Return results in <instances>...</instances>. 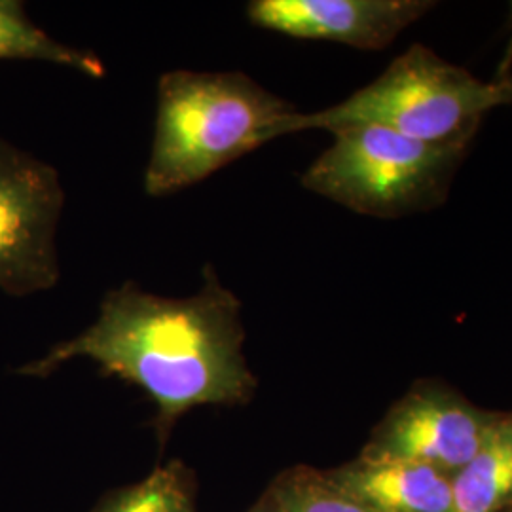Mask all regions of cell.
I'll use <instances>...</instances> for the list:
<instances>
[{
	"mask_svg": "<svg viewBox=\"0 0 512 512\" xmlns=\"http://www.w3.org/2000/svg\"><path fill=\"white\" fill-rule=\"evenodd\" d=\"M200 291L184 298L148 293L124 281L105 294L92 325L19 368L46 378L74 359L139 385L156 406L154 427L164 444L177 421L198 406H241L255 397L247 365L241 302L211 264Z\"/></svg>",
	"mask_w": 512,
	"mask_h": 512,
	"instance_id": "1",
	"label": "cell"
},
{
	"mask_svg": "<svg viewBox=\"0 0 512 512\" xmlns=\"http://www.w3.org/2000/svg\"><path fill=\"white\" fill-rule=\"evenodd\" d=\"M291 103L239 71L160 76L145 192L164 198L283 137Z\"/></svg>",
	"mask_w": 512,
	"mask_h": 512,
	"instance_id": "2",
	"label": "cell"
},
{
	"mask_svg": "<svg viewBox=\"0 0 512 512\" xmlns=\"http://www.w3.org/2000/svg\"><path fill=\"white\" fill-rule=\"evenodd\" d=\"M501 107L495 82L442 59L423 44L404 54L365 88L317 112L293 114L283 135L346 126H378L435 147H471L490 110Z\"/></svg>",
	"mask_w": 512,
	"mask_h": 512,
	"instance_id": "3",
	"label": "cell"
},
{
	"mask_svg": "<svg viewBox=\"0 0 512 512\" xmlns=\"http://www.w3.org/2000/svg\"><path fill=\"white\" fill-rule=\"evenodd\" d=\"M300 183L353 213L393 220L446 202L467 147H435L378 126L334 129Z\"/></svg>",
	"mask_w": 512,
	"mask_h": 512,
	"instance_id": "4",
	"label": "cell"
},
{
	"mask_svg": "<svg viewBox=\"0 0 512 512\" xmlns=\"http://www.w3.org/2000/svg\"><path fill=\"white\" fill-rule=\"evenodd\" d=\"M65 190L57 169L0 139V291L31 296L61 277L57 226Z\"/></svg>",
	"mask_w": 512,
	"mask_h": 512,
	"instance_id": "5",
	"label": "cell"
},
{
	"mask_svg": "<svg viewBox=\"0 0 512 512\" xmlns=\"http://www.w3.org/2000/svg\"><path fill=\"white\" fill-rule=\"evenodd\" d=\"M501 412L439 380H420L385 412L359 458L421 463L454 476L490 437Z\"/></svg>",
	"mask_w": 512,
	"mask_h": 512,
	"instance_id": "6",
	"label": "cell"
},
{
	"mask_svg": "<svg viewBox=\"0 0 512 512\" xmlns=\"http://www.w3.org/2000/svg\"><path fill=\"white\" fill-rule=\"evenodd\" d=\"M435 6L433 0H253L247 18L285 37L380 52Z\"/></svg>",
	"mask_w": 512,
	"mask_h": 512,
	"instance_id": "7",
	"label": "cell"
},
{
	"mask_svg": "<svg viewBox=\"0 0 512 512\" xmlns=\"http://www.w3.org/2000/svg\"><path fill=\"white\" fill-rule=\"evenodd\" d=\"M325 473L370 511L454 512L452 476L421 463L357 456Z\"/></svg>",
	"mask_w": 512,
	"mask_h": 512,
	"instance_id": "8",
	"label": "cell"
},
{
	"mask_svg": "<svg viewBox=\"0 0 512 512\" xmlns=\"http://www.w3.org/2000/svg\"><path fill=\"white\" fill-rule=\"evenodd\" d=\"M454 512H505L512 507V412H501L490 437L452 476Z\"/></svg>",
	"mask_w": 512,
	"mask_h": 512,
	"instance_id": "9",
	"label": "cell"
},
{
	"mask_svg": "<svg viewBox=\"0 0 512 512\" xmlns=\"http://www.w3.org/2000/svg\"><path fill=\"white\" fill-rule=\"evenodd\" d=\"M0 59L46 61L92 78L105 76L99 55L55 40L27 16L19 0H0Z\"/></svg>",
	"mask_w": 512,
	"mask_h": 512,
	"instance_id": "10",
	"label": "cell"
},
{
	"mask_svg": "<svg viewBox=\"0 0 512 512\" xmlns=\"http://www.w3.org/2000/svg\"><path fill=\"white\" fill-rule=\"evenodd\" d=\"M92 512H198L196 480L184 463L171 461L137 484L105 495Z\"/></svg>",
	"mask_w": 512,
	"mask_h": 512,
	"instance_id": "11",
	"label": "cell"
},
{
	"mask_svg": "<svg viewBox=\"0 0 512 512\" xmlns=\"http://www.w3.org/2000/svg\"><path fill=\"white\" fill-rule=\"evenodd\" d=\"M268 492L281 512H374L338 488L325 471L294 465L275 476Z\"/></svg>",
	"mask_w": 512,
	"mask_h": 512,
	"instance_id": "12",
	"label": "cell"
},
{
	"mask_svg": "<svg viewBox=\"0 0 512 512\" xmlns=\"http://www.w3.org/2000/svg\"><path fill=\"white\" fill-rule=\"evenodd\" d=\"M495 86L501 97V107L512 105V73L501 74V78L495 80Z\"/></svg>",
	"mask_w": 512,
	"mask_h": 512,
	"instance_id": "13",
	"label": "cell"
},
{
	"mask_svg": "<svg viewBox=\"0 0 512 512\" xmlns=\"http://www.w3.org/2000/svg\"><path fill=\"white\" fill-rule=\"evenodd\" d=\"M247 512H281V509L277 507L274 497L266 490L264 494L260 495V499L256 501L255 505Z\"/></svg>",
	"mask_w": 512,
	"mask_h": 512,
	"instance_id": "14",
	"label": "cell"
},
{
	"mask_svg": "<svg viewBox=\"0 0 512 512\" xmlns=\"http://www.w3.org/2000/svg\"><path fill=\"white\" fill-rule=\"evenodd\" d=\"M505 512H512V507H509V509H507Z\"/></svg>",
	"mask_w": 512,
	"mask_h": 512,
	"instance_id": "15",
	"label": "cell"
}]
</instances>
